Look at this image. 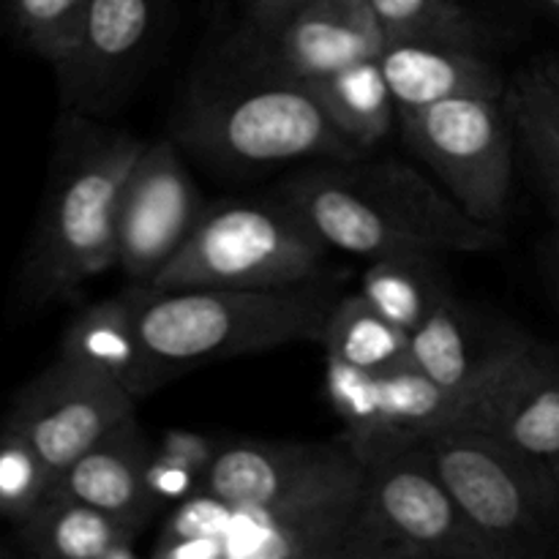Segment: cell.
<instances>
[{"label": "cell", "instance_id": "1", "mask_svg": "<svg viewBox=\"0 0 559 559\" xmlns=\"http://www.w3.org/2000/svg\"><path fill=\"white\" fill-rule=\"evenodd\" d=\"M273 197L328 249L366 260L399 251L484 254L502 243L500 227L475 222L442 186L396 158L328 162L284 180Z\"/></svg>", "mask_w": 559, "mask_h": 559}, {"label": "cell", "instance_id": "2", "mask_svg": "<svg viewBox=\"0 0 559 559\" xmlns=\"http://www.w3.org/2000/svg\"><path fill=\"white\" fill-rule=\"evenodd\" d=\"M147 142L69 112L58 126L49 191L22 271L33 306L66 300L118 265V211L126 178Z\"/></svg>", "mask_w": 559, "mask_h": 559}, {"label": "cell", "instance_id": "3", "mask_svg": "<svg viewBox=\"0 0 559 559\" xmlns=\"http://www.w3.org/2000/svg\"><path fill=\"white\" fill-rule=\"evenodd\" d=\"M142 349L162 380L175 371L265 353L293 342L320 344L333 298L317 284L298 287H189L126 293Z\"/></svg>", "mask_w": 559, "mask_h": 559}, {"label": "cell", "instance_id": "4", "mask_svg": "<svg viewBox=\"0 0 559 559\" xmlns=\"http://www.w3.org/2000/svg\"><path fill=\"white\" fill-rule=\"evenodd\" d=\"M175 136L197 156L229 169L364 156L333 126L309 82L267 69L260 80L197 93L180 112Z\"/></svg>", "mask_w": 559, "mask_h": 559}, {"label": "cell", "instance_id": "5", "mask_svg": "<svg viewBox=\"0 0 559 559\" xmlns=\"http://www.w3.org/2000/svg\"><path fill=\"white\" fill-rule=\"evenodd\" d=\"M325 240L282 200L207 205L178 254L147 289L298 287L328 265Z\"/></svg>", "mask_w": 559, "mask_h": 559}, {"label": "cell", "instance_id": "6", "mask_svg": "<svg viewBox=\"0 0 559 559\" xmlns=\"http://www.w3.org/2000/svg\"><path fill=\"white\" fill-rule=\"evenodd\" d=\"M418 451L497 557L559 555V480L546 464L459 429L429 437Z\"/></svg>", "mask_w": 559, "mask_h": 559}, {"label": "cell", "instance_id": "7", "mask_svg": "<svg viewBox=\"0 0 559 559\" xmlns=\"http://www.w3.org/2000/svg\"><path fill=\"white\" fill-rule=\"evenodd\" d=\"M342 559H500L429 459L413 448L371 464Z\"/></svg>", "mask_w": 559, "mask_h": 559}, {"label": "cell", "instance_id": "8", "mask_svg": "<svg viewBox=\"0 0 559 559\" xmlns=\"http://www.w3.org/2000/svg\"><path fill=\"white\" fill-rule=\"evenodd\" d=\"M409 151L475 222L500 227L513 178V126L502 98L462 96L399 115Z\"/></svg>", "mask_w": 559, "mask_h": 559}, {"label": "cell", "instance_id": "9", "mask_svg": "<svg viewBox=\"0 0 559 559\" xmlns=\"http://www.w3.org/2000/svg\"><path fill=\"white\" fill-rule=\"evenodd\" d=\"M325 396L344 426L342 440L366 467L453 429L467 404V396L445 391L413 364L364 371L328 355Z\"/></svg>", "mask_w": 559, "mask_h": 559}, {"label": "cell", "instance_id": "10", "mask_svg": "<svg viewBox=\"0 0 559 559\" xmlns=\"http://www.w3.org/2000/svg\"><path fill=\"white\" fill-rule=\"evenodd\" d=\"M134 409L136 399L123 385L58 358L22 388L5 426L25 437L58 478Z\"/></svg>", "mask_w": 559, "mask_h": 559}, {"label": "cell", "instance_id": "11", "mask_svg": "<svg viewBox=\"0 0 559 559\" xmlns=\"http://www.w3.org/2000/svg\"><path fill=\"white\" fill-rule=\"evenodd\" d=\"M173 142H147L126 178L118 211V267L147 287L186 243L205 211Z\"/></svg>", "mask_w": 559, "mask_h": 559}, {"label": "cell", "instance_id": "12", "mask_svg": "<svg viewBox=\"0 0 559 559\" xmlns=\"http://www.w3.org/2000/svg\"><path fill=\"white\" fill-rule=\"evenodd\" d=\"M169 0H87L69 52L55 63L69 112H107L162 36Z\"/></svg>", "mask_w": 559, "mask_h": 559}, {"label": "cell", "instance_id": "13", "mask_svg": "<svg viewBox=\"0 0 559 559\" xmlns=\"http://www.w3.org/2000/svg\"><path fill=\"white\" fill-rule=\"evenodd\" d=\"M453 429L489 437L551 469L559 464V360L527 336L469 393Z\"/></svg>", "mask_w": 559, "mask_h": 559}, {"label": "cell", "instance_id": "14", "mask_svg": "<svg viewBox=\"0 0 559 559\" xmlns=\"http://www.w3.org/2000/svg\"><path fill=\"white\" fill-rule=\"evenodd\" d=\"M366 473L369 467L271 506L233 508L224 559H342Z\"/></svg>", "mask_w": 559, "mask_h": 559}, {"label": "cell", "instance_id": "15", "mask_svg": "<svg viewBox=\"0 0 559 559\" xmlns=\"http://www.w3.org/2000/svg\"><path fill=\"white\" fill-rule=\"evenodd\" d=\"M360 469H366L364 459L342 437L333 442L238 440L216 453L202 491L233 508H257Z\"/></svg>", "mask_w": 559, "mask_h": 559}, {"label": "cell", "instance_id": "16", "mask_svg": "<svg viewBox=\"0 0 559 559\" xmlns=\"http://www.w3.org/2000/svg\"><path fill=\"white\" fill-rule=\"evenodd\" d=\"M265 69L317 82L366 58H380L385 33L369 0H304L267 33Z\"/></svg>", "mask_w": 559, "mask_h": 559}, {"label": "cell", "instance_id": "17", "mask_svg": "<svg viewBox=\"0 0 559 559\" xmlns=\"http://www.w3.org/2000/svg\"><path fill=\"white\" fill-rule=\"evenodd\" d=\"M524 338L511 325H486L451 293L409 333V364L445 391L469 396Z\"/></svg>", "mask_w": 559, "mask_h": 559}, {"label": "cell", "instance_id": "18", "mask_svg": "<svg viewBox=\"0 0 559 559\" xmlns=\"http://www.w3.org/2000/svg\"><path fill=\"white\" fill-rule=\"evenodd\" d=\"M153 448L136 415H131L74 459L55 478L47 497H69L145 530L162 508L147 486Z\"/></svg>", "mask_w": 559, "mask_h": 559}, {"label": "cell", "instance_id": "19", "mask_svg": "<svg viewBox=\"0 0 559 559\" xmlns=\"http://www.w3.org/2000/svg\"><path fill=\"white\" fill-rule=\"evenodd\" d=\"M382 74L399 115L448 98H506L508 80L484 49L431 41H385Z\"/></svg>", "mask_w": 559, "mask_h": 559}, {"label": "cell", "instance_id": "20", "mask_svg": "<svg viewBox=\"0 0 559 559\" xmlns=\"http://www.w3.org/2000/svg\"><path fill=\"white\" fill-rule=\"evenodd\" d=\"M58 358L93 374L109 377L136 402L164 382L142 349L129 295L82 309L66 328Z\"/></svg>", "mask_w": 559, "mask_h": 559}, {"label": "cell", "instance_id": "21", "mask_svg": "<svg viewBox=\"0 0 559 559\" xmlns=\"http://www.w3.org/2000/svg\"><path fill=\"white\" fill-rule=\"evenodd\" d=\"M145 530L69 497H47L16 522L22 549L44 559H134Z\"/></svg>", "mask_w": 559, "mask_h": 559}, {"label": "cell", "instance_id": "22", "mask_svg": "<svg viewBox=\"0 0 559 559\" xmlns=\"http://www.w3.org/2000/svg\"><path fill=\"white\" fill-rule=\"evenodd\" d=\"M311 87L333 126L364 156L391 136L399 120V109L385 74H382L380 58H366L344 66L333 74L311 82Z\"/></svg>", "mask_w": 559, "mask_h": 559}, {"label": "cell", "instance_id": "23", "mask_svg": "<svg viewBox=\"0 0 559 559\" xmlns=\"http://www.w3.org/2000/svg\"><path fill=\"white\" fill-rule=\"evenodd\" d=\"M360 293L380 314L413 333L451 295V284L437 267L435 254L399 251L369 260Z\"/></svg>", "mask_w": 559, "mask_h": 559}, {"label": "cell", "instance_id": "24", "mask_svg": "<svg viewBox=\"0 0 559 559\" xmlns=\"http://www.w3.org/2000/svg\"><path fill=\"white\" fill-rule=\"evenodd\" d=\"M320 344L328 358L364 371H391L409 364V333L380 314L364 293L344 295L333 304Z\"/></svg>", "mask_w": 559, "mask_h": 559}, {"label": "cell", "instance_id": "25", "mask_svg": "<svg viewBox=\"0 0 559 559\" xmlns=\"http://www.w3.org/2000/svg\"><path fill=\"white\" fill-rule=\"evenodd\" d=\"M506 109L513 134L533 162L546 194L559 213V91L540 63L519 71L506 87Z\"/></svg>", "mask_w": 559, "mask_h": 559}, {"label": "cell", "instance_id": "26", "mask_svg": "<svg viewBox=\"0 0 559 559\" xmlns=\"http://www.w3.org/2000/svg\"><path fill=\"white\" fill-rule=\"evenodd\" d=\"M385 41H431L484 49V22L459 0H369Z\"/></svg>", "mask_w": 559, "mask_h": 559}, {"label": "cell", "instance_id": "27", "mask_svg": "<svg viewBox=\"0 0 559 559\" xmlns=\"http://www.w3.org/2000/svg\"><path fill=\"white\" fill-rule=\"evenodd\" d=\"M233 519V506L207 491L175 502L164 519L153 557L156 559H224V533Z\"/></svg>", "mask_w": 559, "mask_h": 559}, {"label": "cell", "instance_id": "28", "mask_svg": "<svg viewBox=\"0 0 559 559\" xmlns=\"http://www.w3.org/2000/svg\"><path fill=\"white\" fill-rule=\"evenodd\" d=\"M52 473L31 442L3 424L0 429V516L20 522L47 500Z\"/></svg>", "mask_w": 559, "mask_h": 559}, {"label": "cell", "instance_id": "29", "mask_svg": "<svg viewBox=\"0 0 559 559\" xmlns=\"http://www.w3.org/2000/svg\"><path fill=\"white\" fill-rule=\"evenodd\" d=\"M87 0H11L14 22L36 55L58 63L74 44Z\"/></svg>", "mask_w": 559, "mask_h": 559}, {"label": "cell", "instance_id": "30", "mask_svg": "<svg viewBox=\"0 0 559 559\" xmlns=\"http://www.w3.org/2000/svg\"><path fill=\"white\" fill-rule=\"evenodd\" d=\"M202 484H205V473L200 467L162 451L158 445L153 448L151 464H147V486L158 506H169V502L175 506V502L202 491Z\"/></svg>", "mask_w": 559, "mask_h": 559}, {"label": "cell", "instance_id": "31", "mask_svg": "<svg viewBox=\"0 0 559 559\" xmlns=\"http://www.w3.org/2000/svg\"><path fill=\"white\" fill-rule=\"evenodd\" d=\"M156 445L162 448V451L173 453V456L183 459V462L194 464L202 473H207V467H211V462L216 459V453L222 451V442H218L216 437H207L189 429H167Z\"/></svg>", "mask_w": 559, "mask_h": 559}, {"label": "cell", "instance_id": "32", "mask_svg": "<svg viewBox=\"0 0 559 559\" xmlns=\"http://www.w3.org/2000/svg\"><path fill=\"white\" fill-rule=\"evenodd\" d=\"M304 0H246V11H249L251 27H254L260 36L276 31L289 14H293Z\"/></svg>", "mask_w": 559, "mask_h": 559}, {"label": "cell", "instance_id": "33", "mask_svg": "<svg viewBox=\"0 0 559 559\" xmlns=\"http://www.w3.org/2000/svg\"><path fill=\"white\" fill-rule=\"evenodd\" d=\"M538 63H540V69L546 71V76H549V80L555 82V87L559 91V55H549V58H540Z\"/></svg>", "mask_w": 559, "mask_h": 559}, {"label": "cell", "instance_id": "34", "mask_svg": "<svg viewBox=\"0 0 559 559\" xmlns=\"http://www.w3.org/2000/svg\"><path fill=\"white\" fill-rule=\"evenodd\" d=\"M538 3H540V5H544V9H546V11H549V14H551V16H555V20L559 22V0H538Z\"/></svg>", "mask_w": 559, "mask_h": 559}, {"label": "cell", "instance_id": "35", "mask_svg": "<svg viewBox=\"0 0 559 559\" xmlns=\"http://www.w3.org/2000/svg\"><path fill=\"white\" fill-rule=\"evenodd\" d=\"M551 473H555L557 480H559V464H555V467H551Z\"/></svg>", "mask_w": 559, "mask_h": 559}, {"label": "cell", "instance_id": "36", "mask_svg": "<svg viewBox=\"0 0 559 559\" xmlns=\"http://www.w3.org/2000/svg\"><path fill=\"white\" fill-rule=\"evenodd\" d=\"M557 260H559V235H557Z\"/></svg>", "mask_w": 559, "mask_h": 559}]
</instances>
